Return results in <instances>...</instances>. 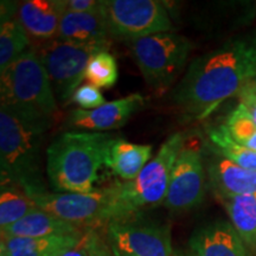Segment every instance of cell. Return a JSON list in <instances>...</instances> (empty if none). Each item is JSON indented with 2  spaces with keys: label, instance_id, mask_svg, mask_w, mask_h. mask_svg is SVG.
Returning <instances> with one entry per match:
<instances>
[{
  "label": "cell",
  "instance_id": "cell-12",
  "mask_svg": "<svg viewBox=\"0 0 256 256\" xmlns=\"http://www.w3.org/2000/svg\"><path fill=\"white\" fill-rule=\"evenodd\" d=\"M145 106V98L134 92L118 100L106 102L98 108L84 110H72L68 115L70 127L82 132L104 133V130H119L124 126L136 112Z\"/></svg>",
  "mask_w": 256,
  "mask_h": 256
},
{
  "label": "cell",
  "instance_id": "cell-17",
  "mask_svg": "<svg viewBox=\"0 0 256 256\" xmlns=\"http://www.w3.org/2000/svg\"><path fill=\"white\" fill-rule=\"evenodd\" d=\"M102 8L95 14L66 11L56 40L75 43H110Z\"/></svg>",
  "mask_w": 256,
  "mask_h": 256
},
{
  "label": "cell",
  "instance_id": "cell-6",
  "mask_svg": "<svg viewBox=\"0 0 256 256\" xmlns=\"http://www.w3.org/2000/svg\"><path fill=\"white\" fill-rule=\"evenodd\" d=\"M132 55L147 84L162 95L177 81L186 66L192 43L174 32H162L134 40Z\"/></svg>",
  "mask_w": 256,
  "mask_h": 256
},
{
  "label": "cell",
  "instance_id": "cell-22",
  "mask_svg": "<svg viewBox=\"0 0 256 256\" xmlns=\"http://www.w3.org/2000/svg\"><path fill=\"white\" fill-rule=\"evenodd\" d=\"M30 37L17 19L2 20L0 25V74L28 50Z\"/></svg>",
  "mask_w": 256,
  "mask_h": 256
},
{
  "label": "cell",
  "instance_id": "cell-29",
  "mask_svg": "<svg viewBox=\"0 0 256 256\" xmlns=\"http://www.w3.org/2000/svg\"><path fill=\"white\" fill-rule=\"evenodd\" d=\"M66 11L74 14H95L102 8L98 0H66Z\"/></svg>",
  "mask_w": 256,
  "mask_h": 256
},
{
  "label": "cell",
  "instance_id": "cell-3",
  "mask_svg": "<svg viewBox=\"0 0 256 256\" xmlns=\"http://www.w3.org/2000/svg\"><path fill=\"white\" fill-rule=\"evenodd\" d=\"M115 138L108 133L72 130L46 148V177L56 192L88 194L107 166Z\"/></svg>",
  "mask_w": 256,
  "mask_h": 256
},
{
  "label": "cell",
  "instance_id": "cell-20",
  "mask_svg": "<svg viewBox=\"0 0 256 256\" xmlns=\"http://www.w3.org/2000/svg\"><path fill=\"white\" fill-rule=\"evenodd\" d=\"M247 247L256 252V194L216 196Z\"/></svg>",
  "mask_w": 256,
  "mask_h": 256
},
{
  "label": "cell",
  "instance_id": "cell-5",
  "mask_svg": "<svg viewBox=\"0 0 256 256\" xmlns=\"http://www.w3.org/2000/svg\"><path fill=\"white\" fill-rule=\"evenodd\" d=\"M0 96L2 104L48 119L58 110L49 75L32 48L0 74Z\"/></svg>",
  "mask_w": 256,
  "mask_h": 256
},
{
  "label": "cell",
  "instance_id": "cell-21",
  "mask_svg": "<svg viewBox=\"0 0 256 256\" xmlns=\"http://www.w3.org/2000/svg\"><path fill=\"white\" fill-rule=\"evenodd\" d=\"M208 139L214 151L220 156L241 168L256 170V151L235 142L224 124L209 127Z\"/></svg>",
  "mask_w": 256,
  "mask_h": 256
},
{
  "label": "cell",
  "instance_id": "cell-24",
  "mask_svg": "<svg viewBox=\"0 0 256 256\" xmlns=\"http://www.w3.org/2000/svg\"><path fill=\"white\" fill-rule=\"evenodd\" d=\"M119 78V68L114 55L110 51L96 54L86 70V80L98 89H110Z\"/></svg>",
  "mask_w": 256,
  "mask_h": 256
},
{
  "label": "cell",
  "instance_id": "cell-11",
  "mask_svg": "<svg viewBox=\"0 0 256 256\" xmlns=\"http://www.w3.org/2000/svg\"><path fill=\"white\" fill-rule=\"evenodd\" d=\"M204 196L206 168L200 151L184 145L176 160L164 206L172 212H185L200 206Z\"/></svg>",
  "mask_w": 256,
  "mask_h": 256
},
{
  "label": "cell",
  "instance_id": "cell-14",
  "mask_svg": "<svg viewBox=\"0 0 256 256\" xmlns=\"http://www.w3.org/2000/svg\"><path fill=\"white\" fill-rule=\"evenodd\" d=\"M66 11V0H28L19 5L16 19L28 36L49 42L57 38Z\"/></svg>",
  "mask_w": 256,
  "mask_h": 256
},
{
  "label": "cell",
  "instance_id": "cell-7",
  "mask_svg": "<svg viewBox=\"0 0 256 256\" xmlns=\"http://www.w3.org/2000/svg\"><path fill=\"white\" fill-rule=\"evenodd\" d=\"M110 43H75L52 40L37 50L49 75L57 104L66 106L74 92L81 87L86 70L96 54L107 51Z\"/></svg>",
  "mask_w": 256,
  "mask_h": 256
},
{
  "label": "cell",
  "instance_id": "cell-8",
  "mask_svg": "<svg viewBox=\"0 0 256 256\" xmlns=\"http://www.w3.org/2000/svg\"><path fill=\"white\" fill-rule=\"evenodd\" d=\"M38 209L57 218L78 226H101L110 223L114 202L113 184L95 188L88 194L43 191L30 194Z\"/></svg>",
  "mask_w": 256,
  "mask_h": 256
},
{
  "label": "cell",
  "instance_id": "cell-2",
  "mask_svg": "<svg viewBox=\"0 0 256 256\" xmlns=\"http://www.w3.org/2000/svg\"><path fill=\"white\" fill-rule=\"evenodd\" d=\"M50 126L51 119L2 104V186L18 185L28 196L48 191L40 174V150Z\"/></svg>",
  "mask_w": 256,
  "mask_h": 256
},
{
  "label": "cell",
  "instance_id": "cell-15",
  "mask_svg": "<svg viewBox=\"0 0 256 256\" xmlns=\"http://www.w3.org/2000/svg\"><path fill=\"white\" fill-rule=\"evenodd\" d=\"M208 176L215 196L256 194V170L241 168L220 156L208 166Z\"/></svg>",
  "mask_w": 256,
  "mask_h": 256
},
{
  "label": "cell",
  "instance_id": "cell-23",
  "mask_svg": "<svg viewBox=\"0 0 256 256\" xmlns=\"http://www.w3.org/2000/svg\"><path fill=\"white\" fill-rule=\"evenodd\" d=\"M38 206L34 200L18 185H4L0 192V226H12L24 218Z\"/></svg>",
  "mask_w": 256,
  "mask_h": 256
},
{
  "label": "cell",
  "instance_id": "cell-27",
  "mask_svg": "<svg viewBox=\"0 0 256 256\" xmlns=\"http://www.w3.org/2000/svg\"><path fill=\"white\" fill-rule=\"evenodd\" d=\"M84 235L87 241L88 256H116L108 243L107 238H104L98 230L94 228L88 229Z\"/></svg>",
  "mask_w": 256,
  "mask_h": 256
},
{
  "label": "cell",
  "instance_id": "cell-9",
  "mask_svg": "<svg viewBox=\"0 0 256 256\" xmlns=\"http://www.w3.org/2000/svg\"><path fill=\"white\" fill-rule=\"evenodd\" d=\"M110 36L132 42L174 28L165 6L156 0H104Z\"/></svg>",
  "mask_w": 256,
  "mask_h": 256
},
{
  "label": "cell",
  "instance_id": "cell-19",
  "mask_svg": "<svg viewBox=\"0 0 256 256\" xmlns=\"http://www.w3.org/2000/svg\"><path fill=\"white\" fill-rule=\"evenodd\" d=\"M151 156V145L115 139L110 148L107 168H110L116 177L122 179V182H130L136 179L148 164Z\"/></svg>",
  "mask_w": 256,
  "mask_h": 256
},
{
  "label": "cell",
  "instance_id": "cell-32",
  "mask_svg": "<svg viewBox=\"0 0 256 256\" xmlns=\"http://www.w3.org/2000/svg\"><path fill=\"white\" fill-rule=\"evenodd\" d=\"M254 81L256 82V75H255V78H254Z\"/></svg>",
  "mask_w": 256,
  "mask_h": 256
},
{
  "label": "cell",
  "instance_id": "cell-1",
  "mask_svg": "<svg viewBox=\"0 0 256 256\" xmlns=\"http://www.w3.org/2000/svg\"><path fill=\"white\" fill-rule=\"evenodd\" d=\"M256 75V34L226 40L192 60L171 100L186 121L209 118Z\"/></svg>",
  "mask_w": 256,
  "mask_h": 256
},
{
  "label": "cell",
  "instance_id": "cell-31",
  "mask_svg": "<svg viewBox=\"0 0 256 256\" xmlns=\"http://www.w3.org/2000/svg\"><path fill=\"white\" fill-rule=\"evenodd\" d=\"M174 256H182V255H178V254H174Z\"/></svg>",
  "mask_w": 256,
  "mask_h": 256
},
{
  "label": "cell",
  "instance_id": "cell-25",
  "mask_svg": "<svg viewBox=\"0 0 256 256\" xmlns=\"http://www.w3.org/2000/svg\"><path fill=\"white\" fill-rule=\"evenodd\" d=\"M224 124L235 142L256 151V122L244 106H236L226 116Z\"/></svg>",
  "mask_w": 256,
  "mask_h": 256
},
{
  "label": "cell",
  "instance_id": "cell-26",
  "mask_svg": "<svg viewBox=\"0 0 256 256\" xmlns=\"http://www.w3.org/2000/svg\"><path fill=\"white\" fill-rule=\"evenodd\" d=\"M72 102L78 104L81 110H90L104 104L106 100L100 89L88 83V84L81 86L74 92Z\"/></svg>",
  "mask_w": 256,
  "mask_h": 256
},
{
  "label": "cell",
  "instance_id": "cell-13",
  "mask_svg": "<svg viewBox=\"0 0 256 256\" xmlns=\"http://www.w3.org/2000/svg\"><path fill=\"white\" fill-rule=\"evenodd\" d=\"M194 256H252L232 223L217 220L200 226L190 238Z\"/></svg>",
  "mask_w": 256,
  "mask_h": 256
},
{
  "label": "cell",
  "instance_id": "cell-28",
  "mask_svg": "<svg viewBox=\"0 0 256 256\" xmlns=\"http://www.w3.org/2000/svg\"><path fill=\"white\" fill-rule=\"evenodd\" d=\"M240 102L244 106L248 113L252 115V120L256 122V82L252 80L243 87L241 92L238 95Z\"/></svg>",
  "mask_w": 256,
  "mask_h": 256
},
{
  "label": "cell",
  "instance_id": "cell-4",
  "mask_svg": "<svg viewBox=\"0 0 256 256\" xmlns=\"http://www.w3.org/2000/svg\"><path fill=\"white\" fill-rule=\"evenodd\" d=\"M184 145V134L174 133L136 179L115 182L110 220L136 216L140 211L164 204L176 160Z\"/></svg>",
  "mask_w": 256,
  "mask_h": 256
},
{
  "label": "cell",
  "instance_id": "cell-10",
  "mask_svg": "<svg viewBox=\"0 0 256 256\" xmlns=\"http://www.w3.org/2000/svg\"><path fill=\"white\" fill-rule=\"evenodd\" d=\"M136 216L107 223L106 238L116 256H174L171 229Z\"/></svg>",
  "mask_w": 256,
  "mask_h": 256
},
{
  "label": "cell",
  "instance_id": "cell-30",
  "mask_svg": "<svg viewBox=\"0 0 256 256\" xmlns=\"http://www.w3.org/2000/svg\"><path fill=\"white\" fill-rule=\"evenodd\" d=\"M60 256H88L87 250V241H86V235L83 234V238L78 246L70 249V250L66 252Z\"/></svg>",
  "mask_w": 256,
  "mask_h": 256
},
{
  "label": "cell",
  "instance_id": "cell-18",
  "mask_svg": "<svg viewBox=\"0 0 256 256\" xmlns=\"http://www.w3.org/2000/svg\"><path fill=\"white\" fill-rule=\"evenodd\" d=\"M78 226L37 209L12 226L2 229V238H46L81 234Z\"/></svg>",
  "mask_w": 256,
  "mask_h": 256
},
{
  "label": "cell",
  "instance_id": "cell-16",
  "mask_svg": "<svg viewBox=\"0 0 256 256\" xmlns=\"http://www.w3.org/2000/svg\"><path fill=\"white\" fill-rule=\"evenodd\" d=\"M83 232L46 238H2L0 256H60L78 246Z\"/></svg>",
  "mask_w": 256,
  "mask_h": 256
}]
</instances>
